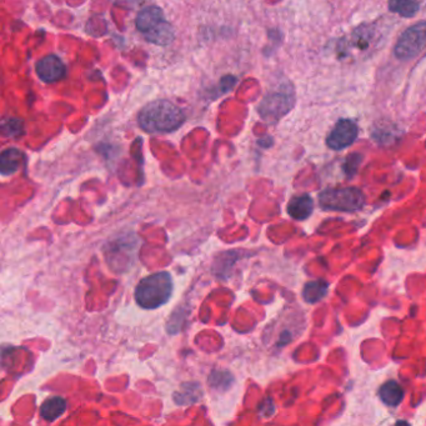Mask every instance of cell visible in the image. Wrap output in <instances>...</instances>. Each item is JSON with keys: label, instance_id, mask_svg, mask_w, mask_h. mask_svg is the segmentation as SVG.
<instances>
[{"label": "cell", "instance_id": "cell-11", "mask_svg": "<svg viewBox=\"0 0 426 426\" xmlns=\"http://www.w3.org/2000/svg\"><path fill=\"white\" fill-rule=\"evenodd\" d=\"M67 411V401L62 397H53L48 399L40 408V416L46 421L57 420Z\"/></svg>", "mask_w": 426, "mask_h": 426}, {"label": "cell", "instance_id": "cell-7", "mask_svg": "<svg viewBox=\"0 0 426 426\" xmlns=\"http://www.w3.org/2000/svg\"><path fill=\"white\" fill-rule=\"evenodd\" d=\"M36 73L43 81L54 83L65 75V65L57 55H48L36 64Z\"/></svg>", "mask_w": 426, "mask_h": 426}, {"label": "cell", "instance_id": "cell-1", "mask_svg": "<svg viewBox=\"0 0 426 426\" xmlns=\"http://www.w3.org/2000/svg\"><path fill=\"white\" fill-rule=\"evenodd\" d=\"M139 126L147 133H169L182 126L185 115L175 104L157 100L145 105L139 113Z\"/></svg>", "mask_w": 426, "mask_h": 426}, {"label": "cell", "instance_id": "cell-13", "mask_svg": "<svg viewBox=\"0 0 426 426\" xmlns=\"http://www.w3.org/2000/svg\"><path fill=\"white\" fill-rule=\"evenodd\" d=\"M328 290H329V284L325 280L323 279L313 280V281L307 283L304 286L302 298L309 304H315L321 299H324L325 295L328 294Z\"/></svg>", "mask_w": 426, "mask_h": 426}, {"label": "cell", "instance_id": "cell-3", "mask_svg": "<svg viewBox=\"0 0 426 426\" xmlns=\"http://www.w3.org/2000/svg\"><path fill=\"white\" fill-rule=\"evenodd\" d=\"M319 204L324 211L354 213L363 209L365 195L354 187L326 189L319 195Z\"/></svg>", "mask_w": 426, "mask_h": 426}, {"label": "cell", "instance_id": "cell-5", "mask_svg": "<svg viewBox=\"0 0 426 426\" xmlns=\"http://www.w3.org/2000/svg\"><path fill=\"white\" fill-rule=\"evenodd\" d=\"M294 105L293 93L280 91L267 95L259 107V113L264 119L278 120L284 117Z\"/></svg>", "mask_w": 426, "mask_h": 426}, {"label": "cell", "instance_id": "cell-15", "mask_svg": "<svg viewBox=\"0 0 426 426\" xmlns=\"http://www.w3.org/2000/svg\"><path fill=\"white\" fill-rule=\"evenodd\" d=\"M389 9L404 18H413L419 12L416 0H389Z\"/></svg>", "mask_w": 426, "mask_h": 426}, {"label": "cell", "instance_id": "cell-12", "mask_svg": "<svg viewBox=\"0 0 426 426\" xmlns=\"http://www.w3.org/2000/svg\"><path fill=\"white\" fill-rule=\"evenodd\" d=\"M379 397L382 400V403L394 408L403 401L404 389L398 381L389 380L385 384H382V387L379 390Z\"/></svg>", "mask_w": 426, "mask_h": 426}, {"label": "cell", "instance_id": "cell-8", "mask_svg": "<svg viewBox=\"0 0 426 426\" xmlns=\"http://www.w3.org/2000/svg\"><path fill=\"white\" fill-rule=\"evenodd\" d=\"M165 22L164 13L158 6H148L138 14L137 28L142 34H147L150 30L157 28L159 24Z\"/></svg>", "mask_w": 426, "mask_h": 426}, {"label": "cell", "instance_id": "cell-16", "mask_svg": "<svg viewBox=\"0 0 426 426\" xmlns=\"http://www.w3.org/2000/svg\"><path fill=\"white\" fill-rule=\"evenodd\" d=\"M3 131L8 137H14L19 135L22 131V121L17 119L6 120L3 126Z\"/></svg>", "mask_w": 426, "mask_h": 426}, {"label": "cell", "instance_id": "cell-10", "mask_svg": "<svg viewBox=\"0 0 426 426\" xmlns=\"http://www.w3.org/2000/svg\"><path fill=\"white\" fill-rule=\"evenodd\" d=\"M24 154L19 149H6L0 157V166L3 175L15 174L23 164Z\"/></svg>", "mask_w": 426, "mask_h": 426}, {"label": "cell", "instance_id": "cell-4", "mask_svg": "<svg viewBox=\"0 0 426 426\" xmlns=\"http://www.w3.org/2000/svg\"><path fill=\"white\" fill-rule=\"evenodd\" d=\"M425 46L426 22H420L404 32L394 48V53L400 60H410L418 57Z\"/></svg>", "mask_w": 426, "mask_h": 426}, {"label": "cell", "instance_id": "cell-9", "mask_svg": "<svg viewBox=\"0 0 426 426\" xmlns=\"http://www.w3.org/2000/svg\"><path fill=\"white\" fill-rule=\"evenodd\" d=\"M313 211L314 200L307 194L294 197L288 204V214L295 220H305L313 214Z\"/></svg>", "mask_w": 426, "mask_h": 426}, {"label": "cell", "instance_id": "cell-2", "mask_svg": "<svg viewBox=\"0 0 426 426\" xmlns=\"http://www.w3.org/2000/svg\"><path fill=\"white\" fill-rule=\"evenodd\" d=\"M173 278L166 272H160L142 279L135 289V300L142 309H158L171 300Z\"/></svg>", "mask_w": 426, "mask_h": 426}, {"label": "cell", "instance_id": "cell-14", "mask_svg": "<svg viewBox=\"0 0 426 426\" xmlns=\"http://www.w3.org/2000/svg\"><path fill=\"white\" fill-rule=\"evenodd\" d=\"M145 35V38L150 43L157 46H168L174 40V28L168 22H163L157 28L150 30Z\"/></svg>", "mask_w": 426, "mask_h": 426}, {"label": "cell", "instance_id": "cell-6", "mask_svg": "<svg viewBox=\"0 0 426 426\" xmlns=\"http://www.w3.org/2000/svg\"><path fill=\"white\" fill-rule=\"evenodd\" d=\"M358 133V126L352 120H339L326 138V144L333 150H342L354 144Z\"/></svg>", "mask_w": 426, "mask_h": 426}, {"label": "cell", "instance_id": "cell-17", "mask_svg": "<svg viewBox=\"0 0 426 426\" xmlns=\"http://www.w3.org/2000/svg\"><path fill=\"white\" fill-rule=\"evenodd\" d=\"M361 160H363V157L359 155V154H352V155H350L347 158L345 164H344V169H345L349 175H352L357 171L359 165L361 163Z\"/></svg>", "mask_w": 426, "mask_h": 426}]
</instances>
